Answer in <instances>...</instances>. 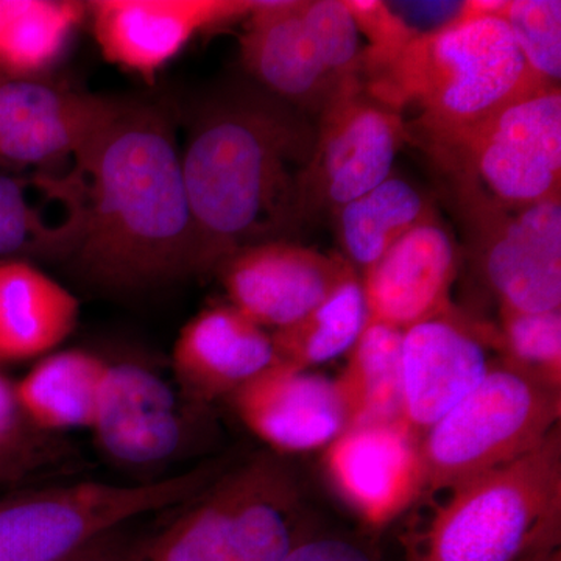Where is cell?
Listing matches in <instances>:
<instances>
[{"label":"cell","instance_id":"cell-30","mask_svg":"<svg viewBox=\"0 0 561 561\" xmlns=\"http://www.w3.org/2000/svg\"><path fill=\"white\" fill-rule=\"evenodd\" d=\"M409 43L437 35L471 14L461 0H383Z\"/></svg>","mask_w":561,"mask_h":561},{"label":"cell","instance_id":"cell-13","mask_svg":"<svg viewBox=\"0 0 561 561\" xmlns=\"http://www.w3.org/2000/svg\"><path fill=\"white\" fill-rule=\"evenodd\" d=\"M181 394L153 370L110 364L91 432L103 456L127 470H151L183 453L191 416Z\"/></svg>","mask_w":561,"mask_h":561},{"label":"cell","instance_id":"cell-15","mask_svg":"<svg viewBox=\"0 0 561 561\" xmlns=\"http://www.w3.org/2000/svg\"><path fill=\"white\" fill-rule=\"evenodd\" d=\"M241 57L250 80L312 119L362 84L339 79L306 27L301 2H254L245 18Z\"/></svg>","mask_w":561,"mask_h":561},{"label":"cell","instance_id":"cell-11","mask_svg":"<svg viewBox=\"0 0 561 561\" xmlns=\"http://www.w3.org/2000/svg\"><path fill=\"white\" fill-rule=\"evenodd\" d=\"M216 273L231 306L278 331L308 316L357 272L342 254L276 239L236 250Z\"/></svg>","mask_w":561,"mask_h":561},{"label":"cell","instance_id":"cell-24","mask_svg":"<svg viewBox=\"0 0 561 561\" xmlns=\"http://www.w3.org/2000/svg\"><path fill=\"white\" fill-rule=\"evenodd\" d=\"M434 219L437 214L423 192L393 175L334 214L342 256L362 273L413 228Z\"/></svg>","mask_w":561,"mask_h":561},{"label":"cell","instance_id":"cell-16","mask_svg":"<svg viewBox=\"0 0 561 561\" xmlns=\"http://www.w3.org/2000/svg\"><path fill=\"white\" fill-rule=\"evenodd\" d=\"M328 476L370 527H383L423 493L420 438L402 421L350 427L327 446Z\"/></svg>","mask_w":561,"mask_h":561},{"label":"cell","instance_id":"cell-5","mask_svg":"<svg viewBox=\"0 0 561 561\" xmlns=\"http://www.w3.org/2000/svg\"><path fill=\"white\" fill-rule=\"evenodd\" d=\"M561 390L497 359L485 379L420 438L423 493L448 491L519 459L560 427Z\"/></svg>","mask_w":561,"mask_h":561},{"label":"cell","instance_id":"cell-14","mask_svg":"<svg viewBox=\"0 0 561 561\" xmlns=\"http://www.w3.org/2000/svg\"><path fill=\"white\" fill-rule=\"evenodd\" d=\"M251 0H95L87 18L102 57L153 80L195 36L245 20Z\"/></svg>","mask_w":561,"mask_h":561},{"label":"cell","instance_id":"cell-32","mask_svg":"<svg viewBox=\"0 0 561 561\" xmlns=\"http://www.w3.org/2000/svg\"><path fill=\"white\" fill-rule=\"evenodd\" d=\"M125 527L106 531L61 561H122L130 548Z\"/></svg>","mask_w":561,"mask_h":561},{"label":"cell","instance_id":"cell-22","mask_svg":"<svg viewBox=\"0 0 561 561\" xmlns=\"http://www.w3.org/2000/svg\"><path fill=\"white\" fill-rule=\"evenodd\" d=\"M108 365L90 351H54L13 387L18 408L44 432L91 430Z\"/></svg>","mask_w":561,"mask_h":561},{"label":"cell","instance_id":"cell-18","mask_svg":"<svg viewBox=\"0 0 561 561\" xmlns=\"http://www.w3.org/2000/svg\"><path fill=\"white\" fill-rule=\"evenodd\" d=\"M276 362L271 332L230 302L209 306L192 317L172 351L180 394L201 408L232 397Z\"/></svg>","mask_w":561,"mask_h":561},{"label":"cell","instance_id":"cell-8","mask_svg":"<svg viewBox=\"0 0 561 561\" xmlns=\"http://www.w3.org/2000/svg\"><path fill=\"white\" fill-rule=\"evenodd\" d=\"M454 187L476 264L501 309L559 311L560 197L524 208H505L468 187Z\"/></svg>","mask_w":561,"mask_h":561},{"label":"cell","instance_id":"cell-31","mask_svg":"<svg viewBox=\"0 0 561 561\" xmlns=\"http://www.w3.org/2000/svg\"><path fill=\"white\" fill-rule=\"evenodd\" d=\"M284 561H379L375 546L343 531H311L301 527Z\"/></svg>","mask_w":561,"mask_h":561},{"label":"cell","instance_id":"cell-4","mask_svg":"<svg viewBox=\"0 0 561 561\" xmlns=\"http://www.w3.org/2000/svg\"><path fill=\"white\" fill-rule=\"evenodd\" d=\"M404 537L405 561H541L560 551V427L530 453L460 483Z\"/></svg>","mask_w":561,"mask_h":561},{"label":"cell","instance_id":"cell-19","mask_svg":"<svg viewBox=\"0 0 561 561\" xmlns=\"http://www.w3.org/2000/svg\"><path fill=\"white\" fill-rule=\"evenodd\" d=\"M457 268L456 243L440 220L413 228L362 273L368 321L405 331L448 311Z\"/></svg>","mask_w":561,"mask_h":561},{"label":"cell","instance_id":"cell-28","mask_svg":"<svg viewBox=\"0 0 561 561\" xmlns=\"http://www.w3.org/2000/svg\"><path fill=\"white\" fill-rule=\"evenodd\" d=\"M502 359L538 381L561 389V312L501 309Z\"/></svg>","mask_w":561,"mask_h":561},{"label":"cell","instance_id":"cell-2","mask_svg":"<svg viewBox=\"0 0 561 561\" xmlns=\"http://www.w3.org/2000/svg\"><path fill=\"white\" fill-rule=\"evenodd\" d=\"M317 122L254 81L203 99L187 125L181 168L194 219L198 275L251 243L301 227V184Z\"/></svg>","mask_w":561,"mask_h":561},{"label":"cell","instance_id":"cell-26","mask_svg":"<svg viewBox=\"0 0 561 561\" xmlns=\"http://www.w3.org/2000/svg\"><path fill=\"white\" fill-rule=\"evenodd\" d=\"M83 20L87 5L72 0H0V76L41 77Z\"/></svg>","mask_w":561,"mask_h":561},{"label":"cell","instance_id":"cell-3","mask_svg":"<svg viewBox=\"0 0 561 561\" xmlns=\"http://www.w3.org/2000/svg\"><path fill=\"white\" fill-rule=\"evenodd\" d=\"M375 101L413 122L427 150L446 146L494 113L545 87L524 60L507 22L476 10L453 27L415 41L393 60L364 77Z\"/></svg>","mask_w":561,"mask_h":561},{"label":"cell","instance_id":"cell-10","mask_svg":"<svg viewBox=\"0 0 561 561\" xmlns=\"http://www.w3.org/2000/svg\"><path fill=\"white\" fill-rule=\"evenodd\" d=\"M119 105L41 77L0 76V165L51 171L76 164Z\"/></svg>","mask_w":561,"mask_h":561},{"label":"cell","instance_id":"cell-29","mask_svg":"<svg viewBox=\"0 0 561 561\" xmlns=\"http://www.w3.org/2000/svg\"><path fill=\"white\" fill-rule=\"evenodd\" d=\"M497 14L507 22L534 76L545 87L560 88V0H513L504 2Z\"/></svg>","mask_w":561,"mask_h":561},{"label":"cell","instance_id":"cell-27","mask_svg":"<svg viewBox=\"0 0 561 561\" xmlns=\"http://www.w3.org/2000/svg\"><path fill=\"white\" fill-rule=\"evenodd\" d=\"M368 323L359 273L343 280L330 297L297 323L272 332L280 364L311 370L348 354Z\"/></svg>","mask_w":561,"mask_h":561},{"label":"cell","instance_id":"cell-33","mask_svg":"<svg viewBox=\"0 0 561 561\" xmlns=\"http://www.w3.org/2000/svg\"><path fill=\"white\" fill-rule=\"evenodd\" d=\"M20 413L13 387L0 376V449L13 438Z\"/></svg>","mask_w":561,"mask_h":561},{"label":"cell","instance_id":"cell-20","mask_svg":"<svg viewBox=\"0 0 561 561\" xmlns=\"http://www.w3.org/2000/svg\"><path fill=\"white\" fill-rule=\"evenodd\" d=\"M84 225V186L68 172L0 173V262L70 260Z\"/></svg>","mask_w":561,"mask_h":561},{"label":"cell","instance_id":"cell-7","mask_svg":"<svg viewBox=\"0 0 561 561\" xmlns=\"http://www.w3.org/2000/svg\"><path fill=\"white\" fill-rule=\"evenodd\" d=\"M454 186L505 208L560 197V88H540L430 150Z\"/></svg>","mask_w":561,"mask_h":561},{"label":"cell","instance_id":"cell-21","mask_svg":"<svg viewBox=\"0 0 561 561\" xmlns=\"http://www.w3.org/2000/svg\"><path fill=\"white\" fill-rule=\"evenodd\" d=\"M72 291L25 261L0 262V360L57 351L79 323Z\"/></svg>","mask_w":561,"mask_h":561},{"label":"cell","instance_id":"cell-1","mask_svg":"<svg viewBox=\"0 0 561 561\" xmlns=\"http://www.w3.org/2000/svg\"><path fill=\"white\" fill-rule=\"evenodd\" d=\"M84 225L70 261L113 294H138L198 275L195 228L171 114L121 101L76 161Z\"/></svg>","mask_w":561,"mask_h":561},{"label":"cell","instance_id":"cell-34","mask_svg":"<svg viewBox=\"0 0 561 561\" xmlns=\"http://www.w3.org/2000/svg\"><path fill=\"white\" fill-rule=\"evenodd\" d=\"M541 561H561V549L560 551L553 552L552 556L548 557V559Z\"/></svg>","mask_w":561,"mask_h":561},{"label":"cell","instance_id":"cell-9","mask_svg":"<svg viewBox=\"0 0 561 561\" xmlns=\"http://www.w3.org/2000/svg\"><path fill=\"white\" fill-rule=\"evenodd\" d=\"M402 114L362 88L317 119L316 149L301 184L302 224L339 209L383 183L408 139Z\"/></svg>","mask_w":561,"mask_h":561},{"label":"cell","instance_id":"cell-23","mask_svg":"<svg viewBox=\"0 0 561 561\" xmlns=\"http://www.w3.org/2000/svg\"><path fill=\"white\" fill-rule=\"evenodd\" d=\"M245 481V463L221 472L164 529L130 545L122 561H228L232 515Z\"/></svg>","mask_w":561,"mask_h":561},{"label":"cell","instance_id":"cell-12","mask_svg":"<svg viewBox=\"0 0 561 561\" xmlns=\"http://www.w3.org/2000/svg\"><path fill=\"white\" fill-rule=\"evenodd\" d=\"M489 343L501 350L500 334L454 308L402 331L401 421L416 437L485 379Z\"/></svg>","mask_w":561,"mask_h":561},{"label":"cell","instance_id":"cell-6","mask_svg":"<svg viewBox=\"0 0 561 561\" xmlns=\"http://www.w3.org/2000/svg\"><path fill=\"white\" fill-rule=\"evenodd\" d=\"M224 472L203 465L139 483L77 482L0 505V561H61L149 513L181 507Z\"/></svg>","mask_w":561,"mask_h":561},{"label":"cell","instance_id":"cell-25","mask_svg":"<svg viewBox=\"0 0 561 561\" xmlns=\"http://www.w3.org/2000/svg\"><path fill=\"white\" fill-rule=\"evenodd\" d=\"M335 382L350 427L401 421L402 331L368 321Z\"/></svg>","mask_w":561,"mask_h":561},{"label":"cell","instance_id":"cell-17","mask_svg":"<svg viewBox=\"0 0 561 561\" xmlns=\"http://www.w3.org/2000/svg\"><path fill=\"white\" fill-rule=\"evenodd\" d=\"M231 398L242 423L276 453L330 446L350 427L337 382L280 362Z\"/></svg>","mask_w":561,"mask_h":561}]
</instances>
